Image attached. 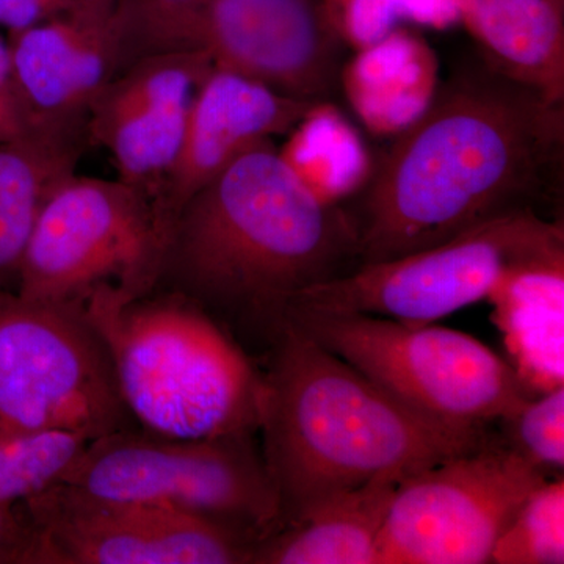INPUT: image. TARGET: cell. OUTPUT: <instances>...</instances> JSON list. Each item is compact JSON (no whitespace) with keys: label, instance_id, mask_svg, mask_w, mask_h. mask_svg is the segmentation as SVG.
I'll use <instances>...</instances> for the list:
<instances>
[{"label":"cell","instance_id":"cell-25","mask_svg":"<svg viewBox=\"0 0 564 564\" xmlns=\"http://www.w3.org/2000/svg\"><path fill=\"white\" fill-rule=\"evenodd\" d=\"M79 0H0V25L9 32L22 31L57 17Z\"/></svg>","mask_w":564,"mask_h":564},{"label":"cell","instance_id":"cell-16","mask_svg":"<svg viewBox=\"0 0 564 564\" xmlns=\"http://www.w3.org/2000/svg\"><path fill=\"white\" fill-rule=\"evenodd\" d=\"M489 68L564 104V3L452 0Z\"/></svg>","mask_w":564,"mask_h":564},{"label":"cell","instance_id":"cell-23","mask_svg":"<svg viewBox=\"0 0 564 564\" xmlns=\"http://www.w3.org/2000/svg\"><path fill=\"white\" fill-rule=\"evenodd\" d=\"M35 534L24 503L0 505V564H33Z\"/></svg>","mask_w":564,"mask_h":564},{"label":"cell","instance_id":"cell-2","mask_svg":"<svg viewBox=\"0 0 564 564\" xmlns=\"http://www.w3.org/2000/svg\"><path fill=\"white\" fill-rule=\"evenodd\" d=\"M358 265L347 212L265 140L182 207L155 289L202 307L256 362L296 296Z\"/></svg>","mask_w":564,"mask_h":564},{"label":"cell","instance_id":"cell-10","mask_svg":"<svg viewBox=\"0 0 564 564\" xmlns=\"http://www.w3.org/2000/svg\"><path fill=\"white\" fill-rule=\"evenodd\" d=\"M139 430L122 403L102 334L74 307L0 289V440Z\"/></svg>","mask_w":564,"mask_h":564},{"label":"cell","instance_id":"cell-21","mask_svg":"<svg viewBox=\"0 0 564 564\" xmlns=\"http://www.w3.org/2000/svg\"><path fill=\"white\" fill-rule=\"evenodd\" d=\"M497 564L564 563L563 478L544 481L521 505L491 555Z\"/></svg>","mask_w":564,"mask_h":564},{"label":"cell","instance_id":"cell-22","mask_svg":"<svg viewBox=\"0 0 564 564\" xmlns=\"http://www.w3.org/2000/svg\"><path fill=\"white\" fill-rule=\"evenodd\" d=\"M510 433V444L534 466L563 469L564 389L556 386L540 399H529L514 414L502 421Z\"/></svg>","mask_w":564,"mask_h":564},{"label":"cell","instance_id":"cell-14","mask_svg":"<svg viewBox=\"0 0 564 564\" xmlns=\"http://www.w3.org/2000/svg\"><path fill=\"white\" fill-rule=\"evenodd\" d=\"M120 0H79L51 20L9 32L14 90L33 131L87 135L88 110L120 73Z\"/></svg>","mask_w":564,"mask_h":564},{"label":"cell","instance_id":"cell-4","mask_svg":"<svg viewBox=\"0 0 564 564\" xmlns=\"http://www.w3.org/2000/svg\"><path fill=\"white\" fill-rule=\"evenodd\" d=\"M90 321L106 340L122 403L141 432L174 440L258 432V364L191 300L154 289Z\"/></svg>","mask_w":564,"mask_h":564},{"label":"cell","instance_id":"cell-12","mask_svg":"<svg viewBox=\"0 0 564 564\" xmlns=\"http://www.w3.org/2000/svg\"><path fill=\"white\" fill-rule=\"evenodd\" d=\"M33 564H251L254 543L228 527L57 484L24 500Z\"/></svg>","mask_w":564,"mask_h":564},{"label":"cell","instance_id":"cell-11","mask_svg":"<svg viewBox=\"0 0 564 564\" xmlns=\"http://www.w3.org/2000/svg\"><path fill=\"white\" fill-rule=\"evenodd\" d=\"M547 481L511 445L492 441L397 486L378 564H485L521 505Z\"/></svg>","mask_w":564,"mask_h":564},{"label":"cell","instance_id":"cell-15","mask_svg":"<svg viewBox=\"0 0 564 564\" xmlns=\"http://www.w3.org/2000/svg\"><path fill=\"white\" fill-rule=\"evenodd\" d=\"M317 107L322 106L280 95L239 74L212 69L193 102L180 158L155 204L169 239L177 215L192 196L243 152L292 132Z\"/></svg>","mask_w":564,"mask_h":564},{"label":"cell","instance_id":"cell-5","mask_svg":"<svg viewBox=\"0 0 564 564\" xmlns=\"http://www.w3.org/2000/svg\"><path fill=\"white\" fill-rule=\"evenodd\" d=\"M118 31L120 70L148 55L192 52L315 106L339 88L348 44L326 0H120Z\"/></svg>","mask_w":564,"mask_h":564},{"label":"cell","instance_id":"cell-24","mask_svg":"<svg viewBox=\"0 0 564 564\" xmlns=\"http://www.w3.org/2000/svg\"><path fill=\"white\" fill-rule=\"evenodd\" d=\"M25 133L28 124L14 90L9 43L0 39V143L18 139Z\"/></svg>","mask_w":564,"mask_h":564},{"label":"cell","instance_id":"cell-17","mask_svg":"<svg viewBox=\"0 0 564 564\" xmlns=\"http://www.w3.org/2000/svg\"><path fill=\"white\" fill-rule=\"evenodd\" d=\"M399 478H378L318 505L256 545L251 564H378V545Z\"/></svg>","mask_w":564,"mask_h":564},{"label":"cell","instance_id":"cell-13","mask_svg":"<svg viewBox=\"0 0 564 564\" xmlns=\"http://www.w3.org/2000/svg\"><path fill=\"white\" fill-rule=\"evenodd\" d=\"M214 68L192 52L148 55L122 68L88 110L90 148L109 152L118 180L154 210L180 158L193 102Z\"/></svg>","mask_w":564,"mask_h":564},{"label":"cell","instance_id":"cell-9","mask_svg":"<svg viewBox=\"0 0 564 564\" xmlns=\"http://www.w3.org/2000/svg\"><path fill=\"white\" fill-rule=\"evenodd\" d=\"M563 265L562 220L514 212L425 250L362 263L307 289L291 307L433 323L491 299L518 274Z\"/></svg>","mask_w":564,"mask_h":564},{"label":"cell","instance_id":"cell-20","mask_svg":"<svg viewBox=\"0 0 564 564\" xmlns=\"http://www.w3.org/2000/svg\"><path fill=\"white\" fill-rule=\"evenodd\" d=\"M93 440L68 432L0 440V505L21 503L61 484Z\"/></svg>","mask_w":564,"mask_h":564},{"label":"cell","instance_id":"cell-6","mask_svg":"<svg viewBox=\"0 0 564 564\" xmlns=\"http://www.w3.org/2000/svg\"><path fill=\"white\" fill-rule=\"evenodd\" d=\"M169 236L152 204L120 180L70 173L33 223L17 291L88 318L154 291Z\"/></svg>","mask_w":564,"mask_h":564},{"label":"cell","instance_id":"cell-8","mask_svg":"<svg viewBox=\"0 0 564 564\" xmlns=\"http://www.w3.org/2000/svg\"><path fill=\"white\" fill-rule=\"evenodd\" d=\"M61 484L101 497L207 519L258 545L281 508L258 432L174 440L124 430L96 437Z\"/></svg>","mask_w":564,"mask_h":564},{"label":"cell","instance_id":"cell-26","mask_svg":"<svg viewBox=\"0 0 564 564\" xmlns=\"http://www.w3.org/2000/svg\"><path fill=\"white\" fill-rule=\"evenodd\" d=\"M131 2L154 3V6H169V3H184L191 2V0H131Z\"/></svg>","mask_w":564,"mask_h":564},{"label":"cell","instance_id":"cell-3","mask_svg":"<svg viewBox=\"0 0 564 564\" xmlns=\"http://www.w3.org/2000/svg\"><path fill=\"white\" fill-rule=\"evenodd\" d=\"M259 359L258 434L280 529L340 494L404 480L491 441L429 421L292 326Z\"/></svg>","mask_w":564,"mask_h":564},{"label":"cell","instance_id":"cell-1","mask_svg":"<svg viewBox=\"0 0 564 564\" xmlns=\"http://www.w3.org/2000/svg\"><path fill=\"white\" fill-rule=\"evenodd\" d=\"M564 104L488 65L455 74L392 144L348 214L358 261L400 258L562 192Z\"/></svg>","mask_w":564,"mask_h":564},{"label":"cell","instance_id":"cell-18","mask_svg":"<svg viewBox=\"0 0 564 564\" xmlns=\"http://www.w3.org/2000/svg\"><path fill=\"white\" fill-rule=\"evenodd\" d=\"M87 137L33 131L0 143V289L17 291L25 245L52 188L77 172Z\"/></svg>","mask_w":564,"mask_h":564},{"label":"cell","instance_id":"cell-7","mask_svg":"<svg viewBox=\"0 0 564 564\" xmlns=\"http://www.w3.org/2000/svg\"><path fill=\"white\" fill-rule=\"evenodd\" d=\"M284 325L321 344L415 413L488 433L532 399L516 367L484 343L433 323L291 307Z\"/></svg>","mask_w":564,"mask_h":564},{"label":"cell","instance_id":"cell-19","mask_svg":"<svg viewBox=\"0 0 564 564\" xmlns=\"http://www.w3.org/2000/svg\"><path fill=\"white\" fill-rule=\"evenodd\" d=\"M521 366L522 380L543 391L563 384V269L518 274L491 295Z\"/></svg>","mask_w":564,"mask_h":564}]
</instances>
